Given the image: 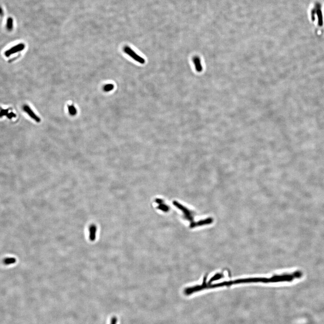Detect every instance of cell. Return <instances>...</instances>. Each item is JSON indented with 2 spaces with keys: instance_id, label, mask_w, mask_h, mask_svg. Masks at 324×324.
Here are the masks:
<instances>
[{
  "instance_id": "obj_1",
  "label": "cell",
  "mask_w": 324,
  "mask_h": 324,
  "mask_svg": "<svg viewBox=\"0 0 324 324\" xmlns=\"http://www.w3.org/2000/svg\"><path fill=\"white\" fill-rule=\"evenodd\" d=\"M173 205L177 207L179 209L181 210L183 213V217L186 220H187L190 222V228H194L198 227V221L195 222L194 221V212L189 209L181 204H179L177 201H174Z\"/></svg>"
},
{
  "instance_id": "obj_2",
  "label": "cell",
  "mask_w": 324,
  "mask_h": 324,
  "mask_svg": "<svg viewBox=\"0 0 324 324\" xmlns=\"http://www.w3.org/2000/svg\"><path fill=\"white\" fill-rule=\"evenodd\" d=\"M315 7L314 8L312 9V10H311V11H312V13H311L312 18L317 16V18L316 20L317 19V24L319 27H322V26L323 24V18L322 6H320V4H317Z\"/></svg>"
},
{
  "instance_id": "obj_3",
  "label": "cell",
  "mask_w": 324,
  "mask_h": 324,
  "mask_svg": "<svg viewBox=\"0 0 324 324\" xmlns=\"http://www.w3.org/2000/svg\"><path fill=\"white\" fill-rule=\"evenodd\" d=\"M124 51L130 57H132L134 60L139 62L140 64H144L145 63V60L142 57L138 55L130 47H127V46L125 47L124 48Z\"/></svg>"
},
{
  "instance_id": "obj_4",
  "label": "cell",
  "mask_w": 324,
  "mask_h": 324,
  "mask_svg": "<svg viewBox=\"0 0 324 324\" xmlns=\"http://www.w3.org/2000/svg\"><path fill=\"white\" fill-rule=\"evenodd\" d=\"M25 47V46L24 43L19 44L13 46L12 47L8 49L5 52L4 54L6 57H9L10 55L19 52L23 51Z\"/></svg>"
},
{
  "instance_id": "obj_5",
  "label": "cell",
  "mask_w": 324,
  "mask_h": 324,
  "mask_svg": "<svg viewBox=\"0 0 324 324\" xmlns=\"http://www.w3.org/2000/svg\"><path fill=\"white\" fill-rule=\"evenodd\" d=\"M23 109L24 111L30 117L34 120L36 122H41V119L37 116L28 105L24 104L23 106Z\"/></svg>"
},
{
  "instance_id": "obj_6",
  "label": "cell",
  "mask_w": 324,
  "mask_h": 324,
  "mask_svg": "<svg viewBox=\"0 0 324 324\" xmlns=\"http://www.w3.org/2000/svg\"><path fill=\"white\" fill-rule=\"evenodd\" d=\"M96 231L97 228L95 225H92L89 227V238L91 241H93L95 240Z\"/></svg>"
},
{
  "instance_id": "obj_7",
  "label": "cell",
  "mask_w": 324,
  "mask_h": 324,
  "mask_svg": "<svg viewBox=\"0 0 324 324\" xmlns=\"http://www.w3.org/2000/svg\"><path fill=\"white\" fill-rule=\"evenodd\" d=\"M156 202L158 205H159L158 207L159 209L165 212L169 211V207L167 205L164 204V201L162 199H156Z\"/></svg>"
},
{
  "instance_id": "obj_8",
  "label": "cell",
  "mask_w": 324,
  "mask_h": 324,
  "mask_svg": "<svg viewBox=\"0 0 324 324\" xmlns=\"http://www.w3.org/2000/svg\"><path fill=\"white\" fill-rule=\"evenodd\" d=\"M193 62L197 71L198 72H201L203 70V67L201 65L200 58L198 56H195L194 58Z\"/></svg>"
},
{
  "instance_id": "obj_9",
  "label": "cell",
  "mask_w": 324,
  "mask_h": 324,
  "mask_svg": "<svg viewBox=\"0 0 324 324\" xmlns=\"http://www.w3.org/2000/svg\"><path fill=\"white\" fill-rule=\"evenodd\" d=\"M68 109L69 114L71 116H75L77 113L76 108L73 105H68Z\"/></svg>"
},
{
  "instance_id": "obj_10",
  "label": "cell",
  "mask_w": 324,
  "mask_h": 324,
  "mask_svg": "<svg viewBox=\"0 0 324 324\" xmlns=\"http://www.w3.org/2000/svg\"><path fill=\"white\" fill-rule=\"evenodd\" d=\"M16 262V259L14 258H6L3 260L4 263L6 265L14 264Z\"/></svg>"
},
{
  "instance_id": "obj_11",
  "label": "cell",
  "mask_w": 324,
  "mask_h": 324,
  "mask_svg": "<svg viewBox=\"0 0 324 324\" xmlns=\"http://www.w3.org/2000/svg\"><path fill=\"white\" fill-rule=\"evenodd\" d=\"M6 29L10 31L12 30L13 29V20L11 18H9L7 20V23H6Z\"/></svg>"
},
{
  "instance_id": "obj_12",
  "label": "cell",
  "mask_w": 324,
  "mask_h": 324,
  "mask_svg": "<svg viewBox=\"0 0 324 324\" xmlns=\"http://www.w3.org/2000/svg\"><path fill=\"white\" fill-rule=\"evenodd\" d=\"M114 85L112 84H107L104 87L103 90L105 92H109L112 91L114 89Z\"/></svg>"
},
{
  "instance_id": "obj_13",
  "label": "cell",
  "mask_w": 324,
  "mask_h": 324,
  "mask_svg": "<svg viewBox=\"0 0 324 324\" xmlns=\"http://www.w3.org/2000/svg\"><path fill=\"white\" fill-rule=\"evenodd\" d=\"M117 318L115 317H112L111 319L110 324H117Z\"/></svg>"
},
{
  "instance_id": "obj_14",
  "label": "cell",
  "mask_w": 324,
  "mask_h": 324,
  "mask_svg": "<svg viewBox=\"0 0 324 324\" xmlns=\"http://www.w3.org/2000/svg\"><path fill=\"white\" fill-rule=\"evenodd\" d=\"M2 12H3L2 10V9H1V8H0V15H1V14H2Z\"/></svg>"
},
{
  "instance_id": "obj_15",
  "label": "cell",
  "mask_w": 324,
  "mask_h": 324,
  "mask_svg": "<svg viewBox=\"0 0 324 324\" xmlns=\"http://www.w3.org/2000/svg\"><path fill=\"white\" fill-rule=\"evenodd\" d=\"M0 110H1V111H2V109L1 108V107H0Z\"/></svg>"
}]
</instances>
